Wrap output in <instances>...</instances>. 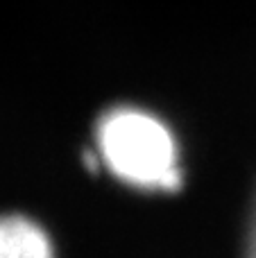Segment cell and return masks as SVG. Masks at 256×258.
Instances as JSON below:
<instances>
[{"mask_svg":"<svg viewBox=\"0 0 256 258\" xmlns=\"http://www.w3.org/2000/svg\"><path fill=\"white\" fill-rule=\"evenodd\" d=\"M98 147L111 172L132 186L172 190L181 181L172 134L145 111H107L98 120Z\"/></svg>","mask_w":256,"mask_h":258,"instance_id":"1","label":"cell"},{"mask_svg":"<svg viewBox=\"0 0 256 258\" xmlns=\"http://www.w3.org/2000/svg\"><path fill=\"white\" fill-rule=\"evenodd\" d=\"M0 258H52L48 236L21 215L0 218Z\"/></svg>","mask_w":256,"mask_h":258,"instance_id":"2","label":"cell"},{"mask_svg":"<svg viewBox=\"0 0 256 258\" xmlns=\"http://www.w3.org/2000/svg\"><path fill=\"white\" fill-rule=\"evenodd\" d=\"M245 258H256V204H254V211H252V220H249L247 245H245Z\"/></svg>","mask_w":256,"mask_h":258,"instance_id":"3","label":"cell"}]
</instances>
